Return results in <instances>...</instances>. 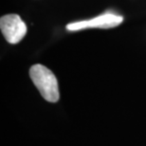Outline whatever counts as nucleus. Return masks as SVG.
Masks as SVG:
<instances>
[{"label": "nucleus", "instance_id": "obj_1", "mask_svg": "<svg viewBox=\"0 0 146 146\" xmlns=\"http://www.w3.org/2000/svg\"><path fill=\"white\" fill-rule=\"evenodd\" d=\"M30 77L46 101L50 103H56L59 101L60 94L58 81L50 69L37 64L31 68Z\"/></svg>", "mask_w": 146, "mask_h": 146}, {"label": "nucleus", "instance_id": "obj_2", "mask_svg": "<svg viewBox=\"0 0 146 146\" xmlns=\"http://www.w3.org/2000/svg\"><path fill=\"white\" fill-rule=\"evenodd\" d=\"M0 29L7 42L19 43L27 34V26L18 14H6L0 18Z\"/></svg>", "mask_w": 146, "mask_h": 146}, {"label": "nucleus", "instance_id": "obj_3", "mask_svg": "<svg viewBox=\"0 0 146 146\" xmlns=\"http://www.w3.org/2000/svg\"><path fill=\"white\" fill-rule=\"evenodd\" d=\"M123 21V17L114 13L112 11H106L95 18L79 21L74 23H69L66 26V30L69 31H77L80 30L89 28H99V29H111L121 25Z\"/></svg>", "mask_w": 146, "mask_h": 146}]
</instances>
